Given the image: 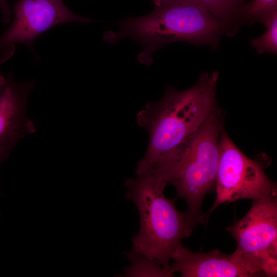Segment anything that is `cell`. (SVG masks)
<instances>
[{
  "instance_id": "52a82bcc",
  "label": "cell",
  "mask_w": 277,
  "mask_h": 277,
  "mask_svg": "<svg viewBox=\"0 0 277 277\" xmlns=\"http://www.w3.org/2000/svg\"><path fill=\"white\" fill-rule=\"evenodd\" d=\"M14 21L0 35V52L11 56L14 44L32 47L35 38L55 25L70 22L90 23L88 17L78 15L63 0H18L13 8Z\"/></svg>"
},
{
  "instance_id": "9c48e42d",
  "label": "cell",
  "mask_w": 277,
  "mask_h": 277,
  "mask_svg": "<svg viewBox=\"0 0 277 277\" xmlns=\"http://www.w3.org/2000/svg\"><path fill=\"white\" fill-rule=\"evenodd\" d=\"M169 271L183 277H251L258 273L237 249L225 254L218 249L193 252L181 245L173 253Z\"/></svg>"
},
{
  "instance_id": "30bf717a",
  "label": "cell",
  "mask_w": 277,
  "mask_h": 277,
  "mask_svg": "<svg viewBox=\"0 0 277 277\" xmlns=\"http://www.w3.org/2000/svg\"><path fill=\"white\" fill-rule=\"evenodd\" d=\"M130 264L124 270L122 276H173V274L165 269L158 262L130 251L125 253Z\"/></svg>"
},
{
  "instance_id": "e0dca14e",
  "label": "cell",
  "mask_w": 277,
  "mask_h": 277,
  "mask_svg": "<svg viewBox=\"0 0 277 277\" xmlns=\"http://www.w3.org/2000/svg\"><path fill=\"white\" fill-rule=\"evenodd\" d=\"M6 81V76L0 74V87H2Z\"/></svg>"
},
{
  "instance_id": "8992f818",
  "label": "cell",
  "mask_w": 277,
  "mask_h": 277,
  "mask_svg": "<svg viewBox=\"0 0 277 277\" xmlns=\"http://www.w3.org/2000/svg\"><path fill=\"white\" fill-rule=\"evenodd\" d=\"M226 229L236 240V249L264 276L277 261L276 190L253 201L245 215Z\"/></svg>"
},
{
  "instance_id": "5bb4252c",
  "label": "cell",
  "mask_w": 277,
  "mask_h": 277,
  "mask_svg": "<svg viewBox=\"0 0 277 277\" xmlns=\"http://www.w3.org/2000/svg\"><path fill=\"white\" fill-rule=\"evenodd\" d=\"M0 7L1 8L3 19L6 23H8L10 19V11L6 0H0Z\"/></svg>"
},
{
  "instance_id": "8fae6325",
  "label": "cell",
  "mask_w": 277,
  "mask_h": 277,
  "mask_svg": "<svg viewBox=\"0 0 277 277\" xmlns=\"http://www.w3.org/2000/svg\"><path fill=\"white\" fill-rule=\"evenodd\" d=\"M184 1L205 8L223 23L233 19L240 12H241L239 0Z\"/></svg>"
},
{
  "instance_id": "9a60e30c",
  "label": "cell",
  "mask_w": 277,
  "mask_h": 277,
  "mask_svg": "<svg viewBox=\"0 0 277 277\" xmlns=\"http://www.w3.org/2000/svg\"><path fill=\"white\" fill-rule=\"evenodd\" d=\"M9 154H0V166L1 164L7 159Z\"/></svg>"
},
{
  "instance_id": "5b68a950",
  "label": "cell",
  "mask_w": 277,
  "mask_h": 277,
  "mask_svg": "<svg viewBox=\"0 0 277 277\" xmlns=\"http://www.w3.org/2000/svg\"><path fill=\"white\" fill-rule=\"evenodd\" d=\"M216 199L203 214L206 221L219 205L244 199L256 201L276 190L275 183L258 163L246 156L224 131L220 138V161L215 188Z\"/></svg>"
},
{
  "instance_id": "6da1fadb",
  "label": "cell",
  "mask_w": 277,
  "mask_h": 277,
  "mask_svg": "<svg viewBox=\"0 0 277 277\" xmlns=\"http://www.w3.org/2000/svg\"><path fill=\"white\" fill-rule=\"evenodd\" d=\"M217 71L202 73L197 83L185 91L168 88L162 99L150 102L137 115L138 124L149 134L144 157L136 174L149 169L183 143L216 108Z\"/></svg>"
},
{
  "instance_id": "3957f363",
  "label": "cell",
  "mask_w": 277,
  "mask_h": 277,
  "mask_svg": "<svg viewBox=\"0 0 277 277\" xmlns=\"http://www.w3.org/2000/svg\"><path fill=\"white\" fill-rule=\"evenodd\" d=\"M223 23L202 6L184 0H167L148 15L124 19L118 31L107 32L104 38L110 43L124 37L137 41L144 48L138 61L149 65L153 53L169 43L216 44Z\"/></svg>"
},
{
  "instance_id": "ba28073f",
  "label": "cell",
  "mask_w": 277,
  "mask_h": 277,
  "mask_svg": "<svg viewBox=\"0 0 277 277\" xmlns=\"http://www.w3.org/2000/svg\"><path fill=\"white\" fill-rule=\"evenodd\" d=\"M32 81L18 82L9 74L0 87V154H9L27 134L36 130L27 114Z\"/></svg>"
},
{
  "instance_id": "ac0fdd59",
  "label": "cell",
  "mask_w": 277,
  "mask_h": 277,
  "mask_svg": "<svg viewBox=\"0 0 277 277\" xmlns=\"http://www.w3.org/2000/svg\"><path fill=\"white\" fill-rule=\"evenodd\" d=\"M240 2L242 1V0H239Z\"/></svg>"
},
{
  "instance_id": "4fadbf2b",
  "label": "cell",
  "mask_w": 277,
  "mask_h": 277,
  "mask_svg": "<svg viewBox=\"0 0 277 277\" xmlns=\"http://www.w3.org/2000/svg\"><path fill=\"white\" fill-rule=\"evenodd\" d=\"M277 10V0H253L241 9V12L249 20L261 22Z\"/></svg>"
},
{
  "instance_id": "7a4b0ae2",
  "label": "cell",
  "mask_w": 277,
  "mask_h": 277,
  "mask_svg": "<svg viewBox=\"0 0 277 277\" xmlns=\"http://www.w3.org/2000/svg\"><path fill=\"white\" fill-rule=\"evenodd\" d=\"M168 184L166 174L154 167L126 181V197L135 205L140 219L139 231L132 239L131 251L156 260L169 270L173 253L193 230L185 213L177 209L176 198L165 196Z\"/></svg>"
},
{
  "instance_id": "277c9868",
  "label": "cell",
  "mask_w": 277,
  "mask_h": 277,
  "mask_svg": "<svg viewBox=\"0 0 277 277\" xmlns=\"http://www.w3.org/2000/svg\"><path fill=\"white\" fill-rule=\"evenodd\" d=\"M223 130L222 114L216 107L191 135L168 154L169 184L176 188L177 197L186 202V220L192 230L205 222L202 206L206 194L215 188Z\"/></svg>"
},
{
  "instance_id": "7c38bea8",
  "label": "cell",
  "mask_w": 277,
  "mask_h": 277,
  "mask_svg": "<svg viewBox=\"0 0 277 277\" xmlns=\"http://www.w3.org/2000/svg\"><path fill=\"white\" fill-rule=\"evenodd\" d=\"M267 30L261 36L251 41V46L256 48L260 53L277 51V10L274 11L261 22Z\"/></svg>"
},
{
  "instance_id": "2e32d148",
  "label": "cell",
  "mask_w": 277,
  "mask_h": 277,
  "mask_svg": "<svg viewBox=\"0 0 277 277\" xmlns=\"http://www.w3.org/2000/svg\"><path fill=\"white\" fill-rule=\"evenodd\" d=\"M153 3L156 5V6H159L163 3H164L167 0H152Z\"/></svg>"
}]
</instances>
